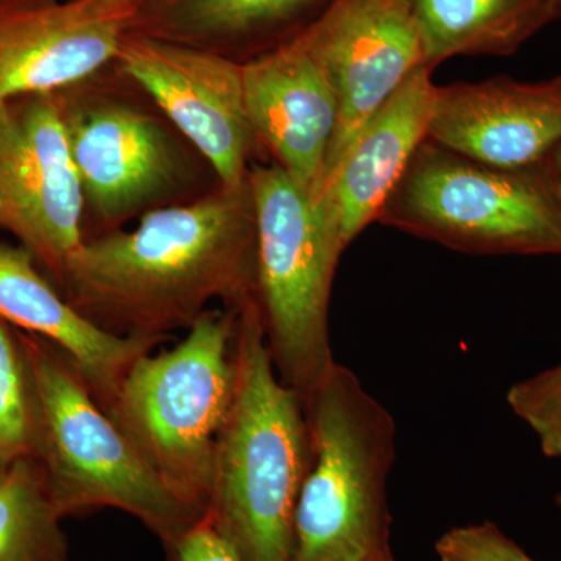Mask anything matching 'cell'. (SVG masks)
<instances>
[{
	"instance_id": "d6986e66",
	"label": "cell",
	"mask_w": 561,
	"mask_h": 561,
	"mask_svg": "<svg viewBox=\"0 0 561 561\" xmlns=\"http://www.w3.org/2000/svg\"><path fill=\"white\" fill-rule=\"evenodd\" d=\"M62 519L38 461L0 474V561H69Z\"/></svg>"
},
{
	"instance_id": "ba28073f",
	"label": "cell",
	"mask_w": 561,
	"mask_h": 561,
	"mask_svg": "<svg viewBox=\"0 0 561 561\" xmlns=\"http://www.w3.org/2000/svg\"><path fill=\"white\" fill-rule=\"evenodd\" d=\"M55 95L84 205L105 232L190 191V151L160 117L119 95L83 92L81 83Z\"/></svg>"
},
{
	"instance_id": "484cf974",
	"label": "cell",
	"mask_w": 561,
	"mask_h": 561,
	"mask_svg": "<svg viewBox=\"0 0 561 561\" xmlns=\"http://www.w3.org/2000/svg\"><path fill=\"white\" fill-rule=\"evenodd\" d=\"M357 561H398L393 557V552L381 553V556L368 557V559H362Z\"/></svg>"
},
{
	"instance_id": "cb8c5ba5",
	"label": "cell",
	"mask_w": 561,
	"mask_h": 561,
	"mask_svg": "<svg viewBox=\"0 0 561 561\" xmlns=\"http://www.w3.org/2000/svg\"><path fill=\"white\" fill-rule=\"evenodd\" d=\"M81 9L94 14H133L138 0H76Z\"/></svg>"
},
{
	"instance_id": "3957f363",
	"label": "cell",
	"mask_w": 561,
	"mask_h": 561,
	"mask_svg": "<svg viewBox=\"0 0 561 561\" xmlns=\"http://www.w3.org/2000/svg\"><path fill=\"white\" fill-rule=\"evenodd\" d=\"M18 331L36 402V448L62 518L116 508L139 519L161 542L205 518L150 470L95 400L65 351Z\"/></svg>"
},
{
	"instance_id": "30bf717a",
	"label": "cell",
	"mask_w": 561,
	"mask_h": 561,
	"mask_svg": "<svg viewBox=\"0 0 561 561\" xmlns=\"http://www.w3.org/2000/svg\"><path fill=\"white\" fill-rule=\"evenodd\" d=\"M114 66L202 154L221 186L249 180L261 147L247 117L241 61L128 32Z\"/></svg>"
},
{
	"instance_id": "7a4b0ae2",
	"label": "cell",
	"mask_w": 561,
	"mask_h": 561,
	"mask_svg": "<svg viewBox=\"0 0 561 561\" xmlns=\"http://www.w3.org/2000/svg\"><path fill=\"white\" fill-rule=\"evenodd\" d=\"M234 362L206 519L241 561H291L311 434L301 394L273 367L256 300L236 311Z\"/></svg>"
},
{
	"instance_id": "8992f818",
	"label": "cell",
	"mask_w": 561,
	"mask_h": 561,
	"mask_svg": "<svg viewBox=\"0 0 561 561\" xmlns=\"http://www.w3.org/2000/svg\"><path fill=\"white\" fill-rule=\"evenodd\" d=\"M256 216V302L273 367L305 398L335 364L332 283L343 245L327 213L276 164L250 169Z\"/></svg>"
},
{
	"instance_id": "5b68a950",
	"label": "cell",
	"mask_w": 561,
	"mask_h": 561,
	"mask_svg": "<svg viewBox=\"0 0 561 561\" xmlns=\"http://www.w3.org/2000/svg\"><path fill=\"white\" fill-rule=\"evenodd\" d=\"M234 339L236 309L206 311L173 348L135 360L108 412L150 470L205 516L234 394Z\"/></svg>"
},
{
	"instance_id": "9a60e30c",
	"label": "cell",
	"mask_w": 561,
	"mask_h": 561,
	"mask_svg": "<svg viewBox=\"0 0 561 561\" xmlns=\"http://www.w3.org/2000/svg\"><path fill=\"white\" fill-rule=\"evenodd\" d=\"M427 66L413 70L367 121L319 198L343 249L371 221L427 139L435 87Z\"/></svg>"
},
{
	"instance_id": "9c48e42d",
	"label": "cell",
	"mask_w": 561,
	"mask_h": 561,
	"mask_svg": "<svg viewBox=\"0 0 561 561\" xmlns=\"http://www.w3.org/2000/svg\"><path fill=\"white\" fill-rule=\"evenodd\" d=\"M84 206L57 95L0 102V228L55 286L87 239Z\"/></svg>"
},
{
	"instance_id": "7c38bea8",
	"label": "cell",
	"mask_w": 561,
	"mask_h": 561,
	"mask_svg": "<svg viewBox=\"0 0 561 561\" xmlns=\"http://www.w3.org/2000/svg\"><path fill=\"white\" fill-rule=\"evenodd\" d=\"M427 140L505 171L548 165L561 144V76L435 87Z\"/></svg>"
},
{
	"instance_id": "277c9868",
	"label": "cell",
	"mask_w": 561,
	"mask_h": 561,
	"mask_svg": "<svg viewBox=\"0 0 561 561\" xmlns=\"http://www.w3.org/2000/svg\"><path fill=\"white\" fill-rule=\"evenodd\" d=\"M302 401L312 456L295 511L291 561H357L391 552L393 416L339 362Z\"/></svg>"
},
{
	"instance_id": "2e32d148",
	"label": "cell",
	"mask_w": 561,
	"mask_h": 561,
	"mask_svg": "<svg viewBox=\"0 0 561 561\" xmlns=\"http://www.w3.org/2000/svg\"><path fill=\"white\" fill-rule=\"evenodd\" d=\"M0 320L65 351L108 413L135 360L164 339L121 337L77 311L22 247L0 243Z\"/></svg>"
},
{
	"instance_id": "44dd1931",
	"label": "cell",
	"mask_w": 561,
	"mask_h": 561,
	"mask_svg": "<svg viewBox=\"0 0 561 561\" xmlns=\"http://www.w3.org/2000/svg\"><path fill=\"white\" fill-rule=\"evenodd\" d=\"M505 400L512 412L534 432L542 456L561 459V362L513 383Z\"/></svg>"
},
{
	"instance_id": "d4e9b609",
	"label": "cell",
	"mask_w": 561,
	"mask_h": 561,
	"mask_svg": "<svg viewBox=\"0 0 561 561\" xmlns=\"http://www.w3.org/2000/svg\"><path fill=\"white\" fill-rule=\"evenodd\" d=\"M548 165L553 173H557V175H561V144L559 149L553 151V154L551 157V160H549Z\"/></svg>"
},
{
	"instance_id": "83f0119b",
	"label": "cell",
	"mask_w": 561,
	"mask_h": 561,
	"mask_svg": "<svg viewBox=\"0 0 561 561\" xmlns=\"http://www.w3.org/2000/svg\"><path fill=\"white\" fill-rule=\"evenodd\" d=\"M556 505L561 511V490L559 491V494H557V496H556Z\"/></svg>"
},
{
	"instance_id": "5bb4252c",
	"label": "cell",
	"mask_w": 561,
	"mask_h": 561,
	"mask_svg": "<svg viewBox=\"0 0 561 561\" xmlns=\"http://www.w3.org/2000/svg\"><path fill=\"white\" fill-rule=\"evenodd\" d=\"M131 20L76 0H0V102L91 80L114 65Z\"/></svg>"
},
{
	"instance_id": "4316f807",
	"label": "cell",
	"mask_w": 561,
	"mask_h": 561,
	"mask_svg": "<svg viewBox=\"0 0 561 561\" xmlns=\"http://www.w3.org/2000/svg\"><path fill=\"white\" fill-rule=\"evenodd\" d=\"M552 186L553 191H556L557 198H559L561 205V175H557V173L552 172Z\"/></svg>"
},
{
	"instance_id": "7402d4cb",
	"label": "cell",
	"mask_w": 561,
	"mask_h": 561,
	"mask_svg": "<svg viewBox=\"0 0 561 561\" xmlns=\"http://www.w3.org/2000/svg\"><path fill=\"white\" fill-rule=\"evenodd\" d=\"M440 561H537L491 522L453 527L435 542Z\"/></svg>"
},
{
	"instance_id": "603a6c76",
	"label": "cell",
	"mask_w": 561,
	"mask_h": 561,
	"mask_svg": "<svg viewBox=\"0 0 561 561\" xmlns=\"http://www.w3.org/2000/svg\"><path fill=\"white\" fill-rule=\"evenodd\" d=\"M164 546V561H241L234 549L205 518Z\"/></svg>"
},
{
	"instance_id": "52a82bcc",
	"label": "cell",
	"mask_w": 561,
	"mask_h": 561,
	"mask_svg": "<svg viewBox=\"0 0 561 561\" xmlns=\"http://www.w3.org/2000/svg\"><path fill=\"white\" fill-rule=\"evenodd\" d=\"M376 221L461 253L561 256V205L549 165L490 168L427 139Z\"/></svg>"
},
{
	"instance_id": "8fae6325",
	"label": "cell",
	"mask_w": 561,
	"mask_h": 561,
	"mask_svg": "<svg viewBox=\"0 0 561 561\" xmlns=\"http://www.w3.org/2000/svg\"><path fill=\"white\" fill-rule=\"evenodd\" d=\"M300 35L339 102L337 130L313 195L319 198L362 127L413 70L427 66L426 55L405 0H331Z\"/></svg>"
},
{
	"instance_id": "ac0fdd59",
	"label": "cell",
	"mask_w": 561,
	"mask_h": 561,
	"mask_svg": "<svg viewBox=\"0 0 561 561\" xmlns=\"http://www.w3.org/2000/svg\"><path fill=\"white\" fill-rule=\"evenodd\" d=\"M431 69L454 57H508L561 18V0H405Z\"/></svg>"
},
{
	"instance_id": "4fadbf2b",
	"label": "cell",
	"mask_w": 561,
	"mask_h": 561,
	"mask_svg": "<svg viewBox=\"0 0 561 561\" xmlns=\"http://www.w3.org/2000/svg\"><path fill=\"white\" fill-rule=\"evenodd\" d=\"M243 101L261 151L316 195L339 124L327 72L301 35L242 62Z\"/></svg>"
},
{
	"instance_id": "6da1fadb",
	"label": "cell",
	"mask_w": 561,
	"mask_h": 561,
	"mask_svg": "<svg viewBox=\"0 0 561 561\" xmlns=\"http://www.w3.org/2000/svg\"><path fill=\"white\" fill-rule=\"evenodd\" d=\"M58 290L103 331L164 339L214 300H256V216L250 181L142 214L133 230L87 238Z\"/></svg>"
},
{
	"instance_id": "ffe728a7",
	"label": "cell",
	"mask_w": 561,
	"mask_h": 561,
	"mask_svg": "<svg viewBox=\"0 0 561 561\" xmlns=\"http://www.w3.org/2000/svg\"><path fill=\"white\" fill-rule=\"evenodd\" d=\"M36 448V402L31 368L16 328L0 320V474Z\"/></svg>"
},
{
	"instance_id": "e0dca14e",
	"label": "cell",
	"mask_w": 561,
	"mask_h": 561,
	"mask_svg": "<svg viewBox=\"0 0 561 561\" xmlns=\"http://www.w3.org/2000/svg\"><path fill=\"white\" fill-rule=\"evenodd\" d=\"M331 0H138L130 32L247 61L305 32Z\"/></svg>"
}]
</instances>
